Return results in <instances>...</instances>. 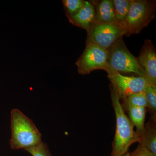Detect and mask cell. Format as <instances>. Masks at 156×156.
<instances>
[{
	"label": "cell",
	"mask_w": 156,
	"mask_h": 156,
	"mask_svg": "<svg viewBox=\"0 0 156 156\" xmlns=\"http://www.w3.org/2000/svg\"><path fill=\"white\" fill-rule=\"evenodd\" d=\"M110 89L112 105L116 118L115 133L110 156H122L128 152L129 147L133 144L139 143L140 137L125 113L116 89L111 84Z\"/></svg>",
	"instance_id": "1"
},
{
	"label": "cell",
	"mask_w": 156,
	"mask_h": 156,
	"mask_svg": "<svg viewBox=\"0 0 156 156\" xmlns=\"http://www.w3.org/2000/svg\"><path fill=\"white\" fill-rule=\"evenodd\" d=\"M11 136L10 145L13 150H25L42 142V135L34 123L17 108L11 113Z\"/></svg>",
	"instance_id": "2"
},
{
	"label": "cell",
	"mask_w": 156,
	"mask_h": 156,
	"mask_svg": "<svg viewBox=\"0 0 156 156\" xmlns=\"http://www.w3.org/2000/svg\"><path fill=\"white\" fill-rule=\"evenodd\" d=\"M106 72L107 74L133 73L146 78L145 73L140 65L138 58L129 51L122 37L117 40L108 49Z\"/></svg>",
	"instance_id": "3"
},
{
	"label": "cell",
	"mask_w": 156,
	"mask_h": 156,
	"mask_svg": "<svg viewBox=\"0 0 156 156\" xmlns=\"http://www.w3.org/2000/svg\"><path fill=\"white\" fill-rule=\"evenodd\" d=\"M156 1L131 0L127 18L123 24L126 36L139 34L155 18Z\"/></svg>",
	"instance_id": "4"
},
{
	"label": "cell",
	"mask_w": 156,
	"mask_h": 156,
	"mask_svg": "<svg viewBox=\"0 0 156 156\" xmlns=\"http://www.w3.org/2000/svg\"><path fill=\"white\" fill-rule=\"evenodd\" d=\"M86 43H92L108 50L117 40L126 35V31L117 23L94 22L87 31Z\"/></svg>",
	"instance_id": "5"
},
{
	"label": "cell",
	"mask_w": 156,
	"mask_h": 156,
	"mask_svg": "<svg viewBox=\"0 0 156 156\" xmlns=\"http://www.w3.org/2000/svg\"><path fill=\"white\" fill-rule=\"evenodd\" d=\"M108 50L92 44L86 43V47L76 65L80 74L86 75L97 69L107 70Z\"/></svg>",
	"instance_id": "6"
},
{
	"label": "cell",
	"mask_w": 156,
	"mask_h": 156,
	"mask_svg": "<svg viewBox=\"0 0 156 156\" xmlns=\"http://www.w3.org/2000/svg\"><path fill=\"white\" fill-rule=\"evenodd\" d=\"M107 77L116 89L120 99L122 100L134 93L145 91L151 86L146 78L140 76H127L113 73L108 74Z\"/></svg>",
	"instance_id": "7"
},
{
	"label": "cell",
	"mask_w": 156,
	"mask_h": 156,
	"mask_svg": "<svg viewBox=\"0 0 156 156\" xmlns=\"http://www.w3.org/2000/svg\"><path fill=\"white\" fill-rule=\"evenodd\" d=\"M138 59L149 83L152 87H156V51L150 40L144 41Z\"/></svg>",
	"instance_id": "8"
},
{
	"label": "cell",
	"mask_w": 156,
	"mask_h": 156,
	"mask_svg": "<svg viewBox=\"0 0 156 156\" xmlns=\"http://www.w3.org/2000/svg\"><path fill=\"white\" fill-rule=\"evenodd\" d=\"M95 6L92 1H85L80 10L68 18L73 25L86 30L87 31L92 23L95 22Z\"/></svg>",
	"instance_id": "9"
},
{
	"label": "cell",
	"mask_w": 156,
	"mask_h": 156,
	"mask_svg": "<svg viewBox=\"0 0 156 156\" xmlns=\"http://www.w3.org/2000/svg\"><path fill=\"white\" fill-rule=\"evenodd\" d=\"M92 2L95 8V23H117L115 19L113 0H101Z\"/></svg>",
	"instance_id": "10"
},
{
	"label": "cell",
	"mask_w": 156,
	"mask_h": 156,
	"mask_svg": "<svg viewBox=\"0 0 156 156\" xmlns=\"http://www.w3.org/2000/svg\"><path fill=\"white\" fill-rule=\"evenodd\" d=\"M139 145L156 155V122L150 119L144 126L143 132L140 137Z\"/></svg>",
	"instance_id": "11"
},
{
	"label": "cell",
	"mask_w": 156,
	"mask_h": 156,
	"mask_svg": "<svg viewBox=\"0 0 156 156\" xmlns=\"http://www.w3.org/2000/svg\"><path fill=\"white\" fill-rule=\"evenodd\" d=\"M129 119L134 127L136 128V132L140 137L142 134L144 126L146 108L133 107L127 109Z\"/></svg>",
	"instance_id": "12"
},
{
	"label": "cell",
	"mask_w": 156,
	"mask_h": 156,
	"mask_svg": "<svg viewBox=\"0 0 156 156\" xmlns=\"http://www.w3.org/2000/svg\"><path fill=\"white\" fill-rule=\"evenodd\" d=\"M131 0H113L115 19L117 23L123 27L128 16Z\"/></svg>",
	"instance_id": "13"
},
{
	"label": "cell",
	"mask_w": 156,
	"mask_h": 156,
	"mask_svg": "<svg viewBox=\"0 0 156 156\" xmlns=\"http://www.w3.org/2000/svg\"><path fill=\"white\" fill-rule=\"evenodd\" d=\"M124 102L122 104L124 109L127 110L130 107H147V102L144 91L134 93L129 95L124 99Z\"/></svg>",
	"instance_id": "14"
},
{
	"label": "cell",
	"mask_w": 156,
	"mask_h": 156,
	"mask_svg": "<svg viewBox=\"0 0 156 156\" xmlns=\"http://www.w3.org/2000/svg\"><path fill=\"white\" fill-rule=\"evenodd\" d=\"M147 107L151 115V119L156 122V87L149 86L144 91Z\"/></svg>",
	"instance_id": "15"
},
{
	"label": "cell",
	"mask_w": 156,
	"mask_h": 156,
	"mask_svg": "<svg viewBox=\"0 0 156 156\" xmlns=\"http://www.w3.org/2000/svg\"><path fill=\"white\" fill-rule=\"evenodd\" d=\"M83 0H63L62 1L65 14L67 18L77 13L84 5Z\"/></svg>",
	"instance_id": "16"
},
{
	"label": "cell",
	"mask_w": 156,
	"mask_h": 156,
	"mask_svg": "<svg viewBox=\"0 0 156 156\" xmlns=\"http://www.w3.org/2000/svg\"><path fill=\"white\" fill-rule=\"evenodd\" d=\"M32 156H52L47 144L43 142L37 145L25 149Z\"/></svg>",
	"instance_id": "17"
},
{
	"label": "cell",
	"mask_w": 156,
	"mask_h": 156,
	"mask_svg": "<svg viewBox=\"0 0 156 156\" xmlns=\"http://www.w3.org/2000/svg\"><path fill=\"white\" fill-rule=\"evenodd\" d=\"M129 155L130 156H156L145 147L140 145L134 151L129 153Z\"/></svg>",
	"instance_id": "18"
},
{
	"label": "cell",
	"mask_w": 156,
	"mask_h": 156,
	"mask_svg": "<svg viewBox=\"0 0 156 156\" xmlns=\"http://www.w3.org/2000/svg\"><path fill=\"white\" fill-rule=\"evenodd\" d=\"M122 156H130V155H129V153L128 152L127 153L125 154V155H124Z\"/></svg>",
	"instance_id": "19"
}]
</instances>
